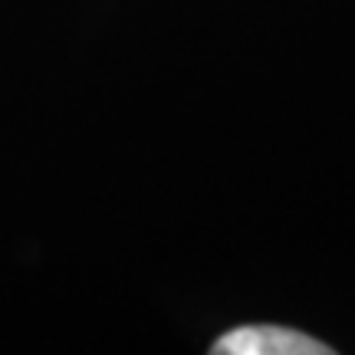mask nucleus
Segmentation results:
<instances>
[{"label":"nucleus","instance_id":"f257e3e1","mask_svg":"<svg viewBox=\"0 0 355 355\" xmlns=\"http://www.w3.org/2000/svg\"><path fill=\"white\" fill-rule=\"evenodd\" d=\"M214 355H329L332 349L286 326H241L211 345Z\"/></svg>","mask_w":355,"mask_h":355}]
</instances>
